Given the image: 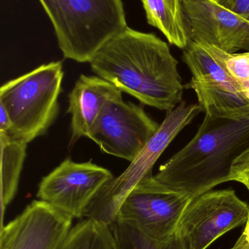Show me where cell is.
I'll list each match as a JSON object with an SVG mask.
<instances>
[{"mask_svg": "<svg viewBox=\"0 0 249 249\" xmlns=\"http://www.w3.org/2000/svg\"><path fill=\"white\" fill-rule=\"evenodd\" d=\"M249 145V118L206 115L192 139L159 167L155 178L192 200L230 181L235 160Z\"/></svg>", "mask_w": 249, "mask_h": 249, "instance_id": "obj_2", "label": "cell"}, {"mask_svg": "<svg viewBox=\"0 0 249 249\" xmlns=\"http://www.w3.org/2000/svg\"><path fill=\"white\" fill-rule=\"evenodd\" d=\"M55 32L64 58L90 63L127 27L122 0H38Z\"/></svg>", "mask_w": 249, "mask_h": 249, "instance_id": "obj_3", "label": "cell"}, {"mask_svg": "<svg viewBox=\"0 0 249 249\" xmlns=\"http://www.w3.org/2000/svg\"><path fill=\"white\" fill-rule=\"evenodd\" d=\"M241 85H242L244 92H245L247 97L248 98L249 100V82H248V83H243V84Z\"/></svg>", "mask_w": 249, "mask_h": 249, "instance_id": "obj_23", "label": "cell"}, {"mask_svg": "<svg viewBox=\"0 0 249 249\" xmlns=\"http://www.w3.org/2000/svg\"><path fill=\"white\" fill-rule=\"evenodd\" d=\"M247 53H248L249 54V52H247Z\"/></svg>", "mask_w": 249, "mask_h": 249, "instance_id": "obj_26", "label": "cell"}, {"mask_svg": "<svg viewBox=\"0 0 249 249\" xmlns=\"http://www.w3.org/2000/svg\"><path fill=\"white\" fill-rule=\"evenodd\" d=\"M219 3L244 17L249 16V0H219Z\"/></svg>", "mask_w": 249, "mask_h": 249, "instance_id": "obj_20", "label": "cell"}, {"mask_svg": "<svg viewBox=\"0 0 249 249\" xmlns=\"http://www.w3.org/2000/svg\"><path fill=\"white\" fill-rule=\"evenodd\" d=\"M203 111L198 103L187 105L183 101L176 107L167 112L163 122L140 155L121 175L114 177L102 187L86 209L84 218L95 219L109 227L115 220L126 196L143 178L153 175V165L165 149Z\"/></svg>", "mask_w": 249, "mask_h": 249, "instance_id": "obj_6", "label": "cell"}, {"mask_svg": "<svg viewBox=\"0 0 249 249\" xmlns=\"http://www.w3.org/2000/svg\"><path fill=\"white\" fill-rule=\"evenodd\" d=\"M61 249H114L109 227L82 219L73 227Z\"/></svg>", "mask_w": 249, "mask_h": 249, "instance_id": "obj_17", "label": "cell"}, {"mask_svg": "<svg viewBox=\"0 0 249 249\" xmlns=\"http://www.w3.org/2000/svg\"><path fill=\"white\" fill-rule=\"evenodd\" d=\"M159 126L143 107L124 102L121 97L105 105L86 137L105 153L131 162L140 155Z\"/></svg>", "mask_w": 249, "mask_h": 249, "instance_id": "obj_9", "label": "cell"}, {"mask_svg": "<svg viewBox=\"0 0 249 249\" xmlns=\"http://www.w3.org/2000/svg\"><path fill=\"white\" fill-rule=\"evenodd\" d=\"M148 23L159 29L171 45L186 49L190 40L181 0H141Z\"/></svg>", "mask_w": 249, "mask_h": 249, "instance_id": "obj_14", "label": "cell"}, {"mask_svg": "<svg viewBox=\"0 0 249 249\" xmlns=\"http://www.w3.org/2000/svg\"><path fill=\"white\" fill-rule=\"evenodd\" d=\"M167 42L127 26L91 61L92 71L140 103L172 110L183 102L185 86Z\"/></svg>", "mask_w": 249, "mask_h": 249, "instance_id": "obj_1", "label": "cell"}, {"mask_svg": "<svg viewBox=\"0 0 249 249\" xmlns=\"http://www.w3.org/2000/svg\"><path fill=\"white\" fill-rule=\"evenodd\" d=\"M109 228L114 249H187L177 234L168 241H161L120 221L114 220Z\"/></svg>", "mask_w": 249, "mask_h": 249, "instance_id": "obj_16", "label": "cell"}, {"mask_svg": "<svg viewBox=\"0 0 249 249\" xmlns=\"http://www.w3.org/2000/svg\"><path fill=\"white\" fill-rule=\"evenodd\" d=\"M230 54L210 44L190 42L183 60L192 77L185 88L194 90L208 116L246 119L249 118V100L241 83L227 68Z\"/></svg>", "mask_w": 249, "mask_h": 249, "instance_id": "obj_5", "label": "cell"}, {"mask_svg": "<svg viewBox=\"0 0 249 249\" xmlns=\"http://www.w3.org/2000/svg\"><path fill=\"white\" fill-rule=\"evenodd\" d=\"M64 77L61 61L42 64L0 89V105L10 116L8 136L29 143L46 133L59 111Z\"/></svg>", "mask_w": 249, "mask_h": 249, "instance_id": "obj_4", "label": "cell"}, {"mask_svg": "<svg viewBox=\"0 0 249 249\" xmlns=\"http://www.w3.org/2000/svg\"><path fill=\"white\" fill-rule=\"evenodd\" d=\"M249 205L232 189L208 192L193 199L176 234L187 249H207L229 231L246 224Z\"/></svg>", "mask_w": 249, "mask_h": 249, "instance_id": "obj_8", "label": "cell"}, {"mask_svg": "<svg viewBox=\"0 0 249 249\" xmlns=\"http://www.w3.org/2000/svg\"><path fill=\"white\" fill-rule=\"evenodd\" d=\"M231 249H249V217L242 235Z\"/></svg>", "mask_w": 249, "mask_h": 249, "instance_id": "obj_22", "label": "cell"}, {"mask_svg": "<svg viewBox=\"0 0 249 249\" xmlns=\"http://www.w3.org/2000/svg\"><path fill=\"white\" fill-rule=\"evenodd\" d=\"M1 146V228L7 206L16 197L26 155L27 143L0 133Z\"/></svg>", "mask_w": 249, "mask_h": 249, "instance_id": "obj_15", "label": "cell"}, {"mask_svg": "<svg viewBox=\"0 0 249 249\" xmlns=\"http://www.w3.org/2000/svg\"><path fill=\"white\" fill-rule=\"evenodd\" d=\"M212 1H215V2H219V0H212Z\"/></svg>", "mask_w": 249, "mask_h": 249, "instance_id": "obj_24", "label": "cell"}, {"mask_svg": "<svg viewBox=\"0 0 249 249\" xmlns=\"http://www.w3.org/2000/svg\"><path fill=\"white\" fill-rule=\"evenodd\" d=\"M11 128L10 116L4 107L0 105V133L8 134Z\"/></svg>", "mask_w": 249, "mask_h": 249, "instance_id": "obj_21", "label": "cell"}, {"mask_svg": "<svg viewBox=\"0 0 249 249\" xmlns=\"http://www.w3.org/2000/svg\"><path fill=\"white\" fill-rule=\"evenodd\" d=\"M231 181L244 184L249 192V145L234 162L231 169Z\"/></svg>", "mask_w": 249, "mask_h": 249, "instance_id": "obj_19", "label": "cell"}, {"mask_svg": "<svg viewBox=\"0 0 249 249\" xmlns=\"http://www.w3.org/2000/svg\"><path fill=\"white\" fill-rule=\"evenodd\" d=\"M73 222L71 216L49 203L33 200L1 227L0 249H61Z\"/></svg>", "mask_w": 249, "mask_h": 249, "instance_id": "obj_11", "label": "cell"}, {"mask_svg": "<svg viewBox=\"0 0 249 249\" xmlns=\"http://www.w3.org/2000/svg\"><path fill=\"white\" fill-rule=\"evenodd\" d=\"M247 18H248L249 20V16H248V17H247Z\"/></svg>", "mask_w": 249, "mask_h": 249, "instance_id": "obj_25", "label": "cell"}, {"mask_svg": "<svg viewBox=\"0 0 249 249\" xmlns=\"http://www.w3.org/2000/svg\"><path fill=\"white\" fill-rule=\"evenodd\" d=\"M227 68L241 84L249 82V54L230 53L226 61Z\"/></svg>", "mask_w": 249, "mask_h": 249, "instance_id": "obj_18", "label": "cell"}, {"mask_svg": "<svg viewBox=\"0 0 249 249\" xmlns=\"http://www.w3.org/2000/svg\"><path fill=\"white\" fill-rule=\"evenodd\" d=\"M122 97V92L112 83L98 77L81 74L69 95L67 113L71 115L73 147L88 133L109 101Z\"/></svg>", "mask_w": 249, "mask_h": 249, "instance_id": "obj_13", "label": "cell"}, {"mask_svg": "<svg viewBox=\"0 0 249 249\" xmlns=\"http://www.w3.org/2000/svg\"><path fill=\"white\" fill-rule=\"evenodd\" d=\"M192 200L159 182L154 176H148L126 196L115 220L130 225L152 239L168 241L176 234L181 217Z\"/></svg>", "mask_w": 249, "mask_h": 249, "instance_id": "obj_7", "label": "cell"}, {"mask_svg": "<svg viewBox=\"0 0 249 249\" xmlns=\"http://www.w3.org/2000/svg\"><path fill=\"white\" fill-rule=\"evenodd\" d=\"M114 177L109 170L93 162L67 159L42 178L37 197L73 219H83L92 200Z\"/></svg>", "mask_w": 249, "mask_h": 249, "instance_id": "obj_10", "label": "cell"}, {"mask_svg": "<svg viewBox=\"0 0 249 249\" xmlns=\"http://www.w3.org/2000/svg\"><path fill=\"white\" fill-rule=\"evenodd\" d=\"M190 42L230 53L249 51V20L212 0H181Z\"/></svg>", "mask_w": 249, "mask_h": 249, "instance_id": "obj_12", "label": "cell"}]
</instances>
